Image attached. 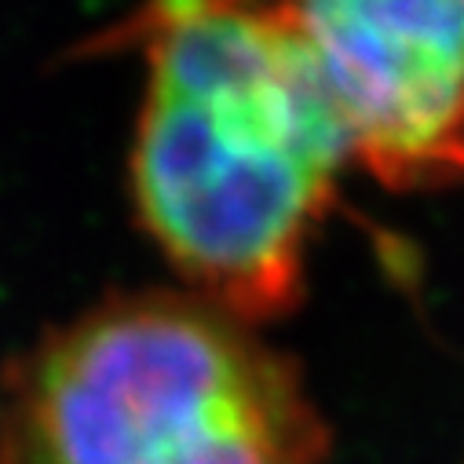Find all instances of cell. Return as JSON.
Instances as JSON below:
<instances>
[{"instance_id":"obj_2","label":"cell","mask_w":464,"mask_h":464,"mask_svg":"<svg viewBox=\"0 0 464 464\" xmlns=\"http://www.w3.org/2000/svg\"><path fill=\"white\" fill-rule=\"evenodd\" d=\"M293 359L194 293L110 296L15 362L0 464H322Z\"/></svg>"},{"instance_id":"obj_1","label":"cell","mask_w":464,"mask_h":464,"mask_svg":"<svg viewBox=\"0 0 464 464\" xmlns=\"http://www.w3.org/2000/svg\"><path fill=\"white\" fill-rule=\"evenodd\" d=\"M132 198L187 293L253 325L300 304L352 158L311 55L264 0H147Z\"/></svg>"},{"instance_id":"obj_3","label":"cell","mask_w":464,"mask_h":464,"mask_svg":"<svg viewBox=\"0 0 464 464\" xmlns=\"http://www.w3.org/2000/svg\"><path fill=\"white\" fill-rule=\"evenodd\" d=\"M311 55L352 158L395 190L464 179V0H264Z\"/></svg>"}]
</instances>
